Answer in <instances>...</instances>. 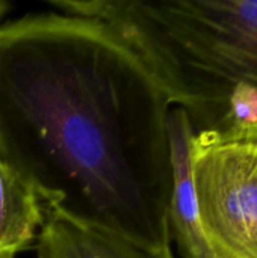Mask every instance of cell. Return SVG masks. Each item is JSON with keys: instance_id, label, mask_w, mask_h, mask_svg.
I'll use <instances>...</instances> for the list:
<instances>
[{"instance_id": "1", "label": "cell", "mask_w": 257, "mask_h": 258, "mask_svg": "<svg viewBox=\"0 0 257 258\" xmlns=\"http://www.w3.org/2000/svg\"><path fill=\"white\" fill-rule=\"evenodd\" d=\"M171 107L100 20L50 12L0 26V157L44 207L171 251Z\"/></svg>"}, {"instance_id": "2", "label": "cell", "mask_w": 257, "mask_h": 258, "mask_svg": "<svg viewBox=\"0 0 257 258\" xmlns=\"http://www.w3.org/2000/svg\"><path fill=\"white\" fill-rule=\"evenodd\" d=\"M142 57L194 133L257 142V0H52Z\"/></svg>"}, {"instance_id": "3", "label": "cell", "mask_w": 257, "mask_h": 258, "mask_svg": "<svg viewBox=\"0 0 257 258\" xmlns=\"http://www.w3.org/2000/svg\"><path fill=\"white\" fill-rule=\"evenodd\" d=\"M191 171L214 258H257V142L194 133Z\"/></svg>"}, {"instance_id": "4", "label": "cell", "mask_w": 257, "mask_h": 258, "mask_svg": "<svg viewBox=\"0 0 257 258\" xmlns=\"http://www.w3.org/2000/svg\"><path fill=\"white\" fill-rule=\"evenodd\" d=\"M167 127L173 174L171 195L168 204V225L171 240H176L179 252L183 258H214L201 231L192 181V125L182 109L171 107Z\"/></svg>"}, {"instance_id": "5", "label": "cell", "mask_w": 257, "mask_h": 258, "mask_svg": "<svg viewBox=\"0 0 257 258\" xmlns=\"http://www.w3.org/2000/svg\"><path fill=\"white\" fill-rule=\"evenodd\" d=\"M36 258H174L173 251H153L115 233L76 221L44 207L36 237Z\"/></svg>"}, {"instance_id": "6", "label": "cell", "mask_w": 257, "mask_h": 258, "mask_svg": "<svg viewBox=\"0 0 257 258\" xmlns=\"http://www.w3.org/2000/svg\"><path fill=\"white\" fill-rule=\"evenodd\" d=\"M42 222L39 195L0 157V258H18L29 249Z\"/></svg>"}, {"instance_id": "7", "label": "cell", "mask_w": 257, "mask_h": 258, "mask_svg": "<svg viewBox=\"0 0 257 258\" xmlns=\"http://www.w3.org/2000/svg\"><path fill=\"white\" fill-rule=\"evenodd\" d=\"M8 9H9V3H6V2H2L0 0V18L8 12Z\"/></svg>"}]
</instances>
